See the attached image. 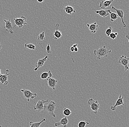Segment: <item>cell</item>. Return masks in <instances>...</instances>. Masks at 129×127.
Wrapping results in <instances>:
<instances>
[{
  "label": "cell",
  "instance_id": "9a60e30c",
  "mask_svg": "<svg viewBox=\"0 0 129 127\" xmlns=\"http://www.w3.org/2000/svg\"><path fill=\"white\" fill-rule=\"evenodd\" d=\"M87 25L91 33H95L98 29V25L96 24V22L92 23L90 25L88 23L87 24Z\"/></svg>",
  "mask_w": 129,
  "mask_h": 127
},
{
  "label": "cell",
  "instance_id": "74e56055",
  "mask_svg": "<svg viewBox=\"0 0 129 127\" xmlns=\"http://www.w3.org/2000/svg\"><path fill=\"white\" fill-rule=\"evenodd\" d=\"M0 127H1V126H0Z\"/></svg>",
  "mask_w": 129,
  "mask_h": 127
},
{
  "label": "cell",
  "instance_id": "f35d334b",
  "mask_svg": "<svg viewBox=\"0 0 129 127\" xmlns=\"http://www.w3.org/2000/svg\"></svg>",
  "mask_w": 129,
  "mask_h": 127
},
{
  "label": "cell",
  "instance_id": "d590c367",
  "mask_svg": "<svg viewBox=\"0 0 129 127\" xmlns=\"http://www.w3.org/2000/svg\"><path fill=\"white\" fill-rule=\"evenodd\" d=\"M2 45L0 43V50H1V48H2Z\"/></svg>",
  "mask_w": 129,
  "mask_h": 127
},
{
  "label": "cell",
  "instance_id": "836d02e7",
  "mask_svg": "<svg viewBox=\"0 0 129 127\" xmlns=\"http://www.w3.org/2000/svg\"><path fill=\"white\" fill-rule=\"evenodd\" d=\"M37 1H38V2H39V3H42V2H43L44 0H37Z\"/></svg>",
  "mask_w": 129,
  "mask_h": 127
},
{
  "label": "cell",
  "instance_id": "f546056e",
  "mask_svg": "<svg viewBox=\"0 0 129 127\" xmlns=\"http://www.w3.org/2000/svg\"><path fill=\"white\" fill-rule=\"evenodd\" d=\"M48 77L52 78V76H53V75H52L51 71L49 70L48 72Z\"/></svg>",
  "mask_w": 129,
  "mask_h": 127
},
{
  "label": "cell",
  "instance_id": "277c9868",
  "mask_svg": "<svg viewBox=\"0 0 129 127\" xmlns=\"http://www.w3.org/2000/svg\"><path fill=\"white\" fill-rule=\"evenodd\" d=\"M14 22L15 23V27L18 26V28H21L24 25L27 24L26 22V18L23 16L20 18H14Z\"/></svg>",
  "mask_w": 129,
  "mask_h": 127
},
{
  "label": "cell",
  "instance_id": "cb8c5ba5",
  "mask_svg": "<svg viewBox=\"0 0 129 127\" xmlns=\"http://www.w3.org/2000/svg\"><path fill=\"white\" fill-rule=\"evenodd\" d=\"M25 48H28L29 49H31V50H35L36 48V46L35 45L32 44H25Z\"/></svg>",
  "mask_w": 129,
  "mask_h": 127
},
{
  "label": "cell",
  "instance_id": "484cf974",
  "mask_svg": "<svg viewBox=\"0 0 129 127\" xmlns=\"http://www.w3.org/2000/svg\"><path fill=\"white\" fill-rule=\"evenodd\" d=\"M40 77L42 79H46L48 77V74L47 72H44L41 74Z\"/></svg>",
  "mask_w": 129,
  "mask_h": 127
},
{
  "label": "cell",
  "instance_id": "e575fe53",
  "mask_svg": "<svg viewBox=\"0 0 129 127\" xmlns=\"http://www.w3.org/2000/svg\"><path fill=\"white\" fill-rule=\"evenodd\" d=\"M126 38H127V39H128V40H129V35H127L126 36Z\"/></svg>",
  "mask_w": 129,
  "mask_h": 127
},
{
  "label": "cell",
  "instance_id": "ac0fdd59",
  "mask_svg": "<svg viewBox=\"0 0 129 127\" xmlns=\"http://www.w3.org/2000/svg\"><path fill=\"white\" fill-rule=\"evenodd\" d=\"M108 11V10H101L95 11V12L96 14H98L101 17L105 18L109 15Z\"/></svg>",
  "mask_w": 129,
  "mask_h": 127
},
{
  "label": "cell",
  "instance_id": "6da1fadb",
  "mask_svg": "<svg viewBox=\"0 0 129 127\" xmlns=\"http://www.w3.org/2000/svg\"><path fill=\"white\" fill-rule=\"evenodd\" d=\"M111 52V50H107L105 46L101 47L94 51V55L97 56V59H100L102 57L106 58L108 56V54Z\"/></svg>",
  "mask_w": 129,
  "mask_h": 127
},
{
  "label": "cell",
  "instance_id": "d6a6232c",
  "mask_svg": "<svg viewBox=\"0 0 129 127\" xmlns=\"http://www.w3.org/2000/svg\"><path fill=\"white\" fill-rule=\"evenodd\" d=\"M78 50H79V49H78V47H76L75 48H74V51L75 52H78Z\"/></svg>",
  "mask_w": 129,
  "mask_h": 127
},
{
  "label": "cell",
  "instance_id": "7c38bea8",
  "mask_svg": "<svg viewBox=\"0 0 129 127\" xmlns=\"http://www.w3.org/2000/svg\"><path fill=\"white\" fill-rule=\"evenodd\" d=\"M9 72V70L7 69L6 70V74L2 75L1 77L0 78V83L2 85H6L8 84V76L10 74Z\"/></svg>",
  "mask_w": 129,
  "mask_h": 127
},
{
  "label": "cell",
  "instance_id": "44dd1931",
  "mask_svg": "<svg viewBox=\"0 0 129 127\" xmlns=\"http://www.w3.org/2000/svg\"><path fill=\"white\" fill-rule=\"evenodd\" d=\"M108 12L110 14V21L112 22H114L115 20L117 19L118 16L116 13L112 12L110 10H108Z\"/></svg>",
  "mask_w": 129,
  "mask_h": 127
},
{
  "label": "cell",
  "instance_id": "7402d4cb",
  "mask_svg": "<svg viewBox=\"0 0 129 127\" xmlns=\"http://www.w3.org/2000/svg\"><path fill=\"white\" fill-rule=\"evenodd\" d=\"M63 114L66 116H69L72 114V112L68 108H64L63 110Z\"/></svg>",
  "mask_w": 129,
  "mask_h": 127
},
{
  "label": "cell",
  "instance_id": "3957f363",
  "mask_svg": "<svg viewBox=\"0 0 129 127\" xmlns=\"http://www.w3.org/2000/svg\"><path fill=\"white\" fill-rule=\"evenodd\" d=\"M88 104L90 106L91 110L95 114H97L99 109L100 108V105L97 100H95L93 99H90L88 101Z\"/></svg>",
  "mask_w": 129,
  "mask_h": 127
},
{
  "label": "cell",
  "instance_id": "ba28073f",
  "mask_svg": "<svg viewBox=\"0 0 129 127\" xmlns=\"http://www.w3.org/2000/svg\"><path fill=\"white\" fill-rule=\"evenodd\" d=\"M48 59V56H46L45 58L42 59H39L38 60V61L35 64L36 67L34 69V70L35 71H37L38 69L43 66L44 65L45 62Z\"/></svg>",
  "mask_w": 129,
  "mask_h": 127
},
{
  "label": "cell",
  "instance_id": "5bb4252c",
  "mask_svg": "<svg viewBox=\"0 0 129 127\" xmlns=\"http://www.w3.org/2000/svg\"><path fill=\"white\" fill-rule=\"evenodd\" d=\"M59 23L56 24L55 26V29L56 31L54 32L53 35L54 36V39L55 40H57L59 39L62 36V34L61 32L59 30Z\"/></svg>",
  "mask_w": 129,
  "mask_h": 127
},
{
  "label": "cell",
  "instance_id": "2e32d148",
  "mask_svg": "<svg viewBox=\"0 0 129 127\" xmlns=\"http://www.w3.org/2000/svg\"><path fill=\"white\" fill-rule=\"evenodd\" d=\"M68 122L69 121L68 118H67V117L65 116L64 118L61 119L59 122L56 123L55 124V126L56 127H57L59 126H61L62 127H66Z\"/></svg>",
  "mask_w": 129,
  "mask_h": 127
},
{
  "label": "cell",
  "instance_id": "4dcf8cb0",
  "mask_svg": "<svg viewBox=\"0 0 129 127\" xmlns=\"http://www.w3.org/2000/svg\"><path fill=\"white\" fill-rule=\"evenodd\" d=\"M70 51L71 52H74V48L72 46V47H70Z\"/></svg>",
  "mask_w": 129,
  "mask_h": 127
},
{
  "label": "cell",
  "instance_id": "8992f818",
  "mask_svg": "<svg viewBox=\"0 0 129 127\" xmlns=\"http://www.w3.org/2000/svg\"><path fill=\"white\" fill-rule=\"evenodd\" d=\"M48 100H39L36 103L35 102V106L34 107V110H36L39 112H40L44 110V105L45 103L48 102Z\"/></svg>",
  "mask_w": 129,
  "mask_h": 127
},
{
  "label": "cell",
  "instance_id": "52a82bcc",
  "mask_svg": "<svg viewBox=\"0 0 129 127\" xmlns=\"http://www.w3.org/2000/svg\"><path fill=\"white\" fill-rule=\"evenodd\" d=\"M129 62V58H127L126 56L124 55H122L121 57H120L118 61V63L124 67L126 72L129 69L128 67Z\"/></svg>",
  "mask_w": 129,
  "mask_h": 127
},
{
  "label": "cell",
  "instance_id": "f1b7e54d",
  "mask_svg": "<svg viewBox=\"0 0 129 127\" xmlns=\"http://www.w3.org/2000/svg\"><path fill=\"white\" fill-rule=\"evenodd\" d=\"M46 52L48 53H51V51L50 50V44H48L46 47Z\"/></svg>",
  "mask_w": 129,
  "mask_h": 127
},
{
  "label": "cell",
  "instance_id": "8d00e7d4",
  "mask_svg": "<svg viewBox=\"0 0 129 127\" xmlns=\"http://www.w3.org/2000/svg\"><path fill=\"white\" fill-rule=\"evenodd\" d=\"M1 73V70L0 69V74Z\"/></svg>",
  "mask_w": 129,
  "mask_h": 127
},
{
  "label": "cell",
  "instance_id": "603a6c76",
  "mask_svg": "<svg viewBox=\"0 0 129 127\" xmlns=\"http://www.w3.org/2000/svg\"><path fill=\"white\" fill-rule=\"evenodd\" d=\"M46 39V37L45 36V33L44 32L40 33L37 37V40L38 41H43L44 40Z\"/></svg>",
  "mask_w": 129,
  "mask_h": 127
},
{
  "label": "cell",
  "instance_id": "8fae6325",
  "mask_svg": "<svg viewBox=\"0 0 129 127\" xmlns=\"http://www.w3.org/2000/svg\"><path fill=\"white\" fill-rule=\"evenodd\" d=\"M4 21L5 22V26L4 28L6 31H9L11 34H12L13 33V30L14 28L10 21V20H9L8 21L4 20Z\"/></svg>",
  "mask_w": 129,
  "mask_h": 127
},
{
  "label": "cell",
  "instance_id": "4fadbf2b",
  "mask_svg": "<svg viewBox=\"0 0 129 127\" xmlns=\"http://www.w3.org/2000/svg\"><path fill=\"white\" fill-rule=\"evenodd\" d=\"M48 84L49 87L53 88L54 90L56 89V86L58 83V81L53 78L48 77L47 78Z\"/></svg>",
  "mask_w": 129,
  "mask_h": 127
},
{
  "label": "cell",
  "instance_id": "1f68e13d",
  "mask_svg": "<svg viewBox=\"0 0 129 127\" xmlns=\"http://www.w3.org/2000/svg\"><path fill=\"white\" fill-rule=\"evenodd\" d=\"M77 46H78V44H74L73 45L72 47L74 48H75L77 47Z\"/></svg>",
  "mask_w": 129,
  "mask_h": 127
},
{
  "label": "cell",
  "instance_id": "30bf717a",
  "mask_svg": "<svg viewBox=\"0 0 129 127\" xmlns=\"http://www.w3.org/2000/svg\"><path fill=\"white\" fill-rule=\"evenodd\" d=\"M112 9L113 10L116 11V12L117 13V14L118 17H120L121 18L122 23H123V27L124 28L126 27V25L125 24L123 20V17L124 16V12L122 10L118 9H116L115 7L113 6L112 7Z\"/></svg>",
  "mask_w": 129,
  "mask_h": 127
},
{
  "label": "cell",
  "instance_id": "9c48e42d",
  "mask_svg": "<svg viewBox=\"0 0 129 127\" xmlns=\"http://www.w3.org/2000/svg\"><path fill=\"white\" fill-rule=\"evenodd\" d=\"M124 105V101L123 97L121 96V95L119 96V97L116 101L115 105L114 106H111L110 109L113 111H115L116 110V107Z\"/></svg>",
  "mask_w": 129,
  "mask_h": 127
},
{
  "label": "cell",
  "instance_id": "d6986e66",
  "mask_svg": "<svg viewBox=\"0 0 129 127\" xmlns=\"http://www.w3.org/2000/svg\"><path fill=\"white\" fill-rule=\"evenodd\" d=\"M64 10L66 12L69 14H71L73 12L76 13V11L72 7L70 6H67L64 8Z\"/></svg>",
  "mask_w": 129,
  "mask_h": 127
},
{
  "label": "cell",
  "instance_id": "5b68a950",
  "mask_svg": "<svg viewBox=\"0 0 129 127\" xmlns=\"http://www.w3.org/2000/svg\"><path fill=\"white\" fill-rule=\"evenodd\" d=\"M21 91V92H23L24 97L27 99L28 102H29L30 99H33L37 96V94L36 93H32L29 90L22 89Z\"/></svg>",
  "mask_w": 129,
  "mask_h": 127
},
{
  "label": "cell",
  "instance_id": "e0dca14e",
  "mask_svg": "<svg viewBox=\"0 0 129 127\" xmlns=\"http://www.w3.org/2000/svg\"><path fill=\"white\" fill-rule=\"evenodd\" d=\"M114 2L113 0H106L105 1H102L100 2L99 4V7L102 9H104L106 7H109L110 5Z\"/></svg>",
  "mask_w": 129,
  "mask_h": 127
},
{
  "label": "cell",
  "instance_id": "83f0119b",
  "mask_svg": "<svg viewBox=\"0 0 129 127\" xmlns=\"http://www.w3.org/2000/svg\"><path fill=\"white\" fill-rule=\"evenodd\" d=\"M118 33L117 32H116L115 33H112L109 36L110 38L112 39H115L117 37V35Z\"/></svg>",
  "mask_w": 129,
  "mask_h": 127
},
{
  "label": "cell",
  "instance_id": "7a4b0ae2",
  "mask_svg": "<svg viewBox=\"0 0 129 127\" xmlns=\"http://www.w3.org/2000/svg\"><path fill=\"white\" fill-rule=\"evenodd\" d=\"M56 103L53 101H51L47 106H44V110L47 111L49 114L53 117H56L54 111L56 110Z\"/></svg>",
  "mask_w": 129,
  "mask_h": 127
},
{
  "label": "cell",
  "instance_id": "ffe728a7",
  "mask_svg": "<svg viewBox=\"0 0 129 127\" xmlns=\"http://www.w3.org/2000/svg\"><path fill=\"white\" fill-rule=\"evenodd\" d=\"M46 121V119L44 118L40 122H33L31 121L29 123L30 127H40L41 124L44 122Z\"/></svg>",
  "mask_w": 129,
  "mask_h": 127
},
{
  "label": "cell",
  "instance_id": "4316f807",
  "mask_svg": "<svg viewBox=\"0 0 129 127\" xmlns=\"http://www.w3.org/2000/svg\"><path fill=\"white\" fill-rule=\"evenodd\" d=\"M113 29L112 27H109L106 29V34L107 36H109L110 34L112 33Z\"/></svg>",
  "mask_w": 129,
  "mask_h": 127
},
{
  "label": "cell",
  "instance_id": "d4e9b609",
  "mask_svg": "<svg viewBox=\"0 0 129 127\" xmlns=\"http://www.w3.org/2000/svg\"><path fill=\"white\" fill-rule=\"evenodd\" d=\"M90 123L84 121H81L78 124V127H85L86 125H88Z\"/></svg>",
  "mask_w": 129,
  "mask_h": 127
}]
</instances>
